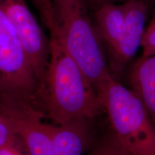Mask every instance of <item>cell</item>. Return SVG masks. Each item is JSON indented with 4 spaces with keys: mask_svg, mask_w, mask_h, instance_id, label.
Listing matches in <instances>:
<instances>
[{
    "mask_svg": "<svg viewBox=\"0 0 155 155\" xmlns=\"http://www.w3.org/2000/svg\"><path fill=\"white\" fill-rule=\"evenodd\" d=\"M50 38L56 39L98 93L114 77L106 52L89 15L86 0H32Z\"/></svg>",
    "mask_w": 155,
    "mask_h": 155,
    "instance_id": "1",
    "label": "cell"
},
{
    "mask_svg": "<svg viewBox=\"0 0 155 155\" xmlns=\"http://www.w3.org/2000/svg\"><path fill=\"white\" fill-rule=\"evenodd\" d=\"M50 59L42 94V111L53 124L105 114L91 81L63 45L50 38Z\"/></svg>",
    "mask_w": 155,
    "mask_h": 155,
    "instance_id": "2",
    "label": "cell"
},
{
    "mask_svg": "<svg viewBox=\"0 0 155 155\" xmlns=\"http://www.w3.org/2000/svg\"><path fill=\"white\" fill-rule=\"evenodd\" d=\"M110 127L130 155H155V126L130 88L114 77L100 87Z\"/></svg>",
    "mask_w": 155,
    "mask_h": 155,
    "instance_id": "3",
    "label": "cell"
},
{
    "mask_svg": "<svg viewBox=\"0 0 155 155\" xmlns=\"http://www.w3.org/2000/svg\"><path fill=\"white\" fill-rule=\"evenodd\" d=\"M0 95L22 101L43 114L38 80L1 4Z\"/></svg>",
    "mask_w": 155,
    "mask_h": 155,
    "instance_id": "4",
    "label": "cell"
},
{
    "mask_svg": "<svg viewBox=\"0 0 155 155\" xmlns=\"http://www.w3.org/2000/svg\"><path fill=\"white\" fill-rule=\"evenodd\" d=\"M2 7L14 27L34 70L42 94L50 59V38L29 8L25 0H0Z\"/></svg>",
    "mask_w": 155,
    "mask_h": 155,
    "instance_id": "5",
    "label": "cell"
},
{
    "mask_svg": "<svg viewBox=\"0 0 155 155\" xmlns=\"http://www.w3.org/2000/svg\"><path fill=\"white\" fill-rule=\"evenodd\" d=\"M0 111L9 118L28 155H53V124L22 101L0 95Z\"/></svg>",
    "mask_w": 155,
    "mask_h": 155,
    "instance_id": "6",
    "label": "cell"
},
{
    "mask_svg": "<svg viewBox=\"0 0 155 155\" xmlns=\"http://www.w3.org/2000/svg\"><path fill=\"white\" fill-rule=\"evenodd\" d=\"M124 4L125 20L123 30L117 44L107 53L108 68L114 77L124 71L141 47L150 9L141 2L130 1Z\"/></svg>",
    "mask_w": 155,
    "mask_h": 155,
    "instance_id": "7",
    "label": "cell"
},
{
    "mask_svg": "<svg viewBox=\"0 0 155 155\" xmlns=\"http://www.w3.org/2000/svg\"><path fill=\"white\" fill-rule=\"evenodd\" d=\"M95 119H78L53 124V155H84L91 148L98 135Z\"/></svg>",
    "mask_w": 155,
    "mask_h": 155,
    "instance_id": "8",
    "label": "cell"
},
{
    "mask_svg": "<svg viewBox=\"0 0 155 155\" xmlns=\"http://www.w3.org/2000/svg\"><path fill=\"white\" fill-rule=\"evenodd\" d=\"M128 80L130 89L142 103L155 126V55H141L134 62Z\"/></svg>",
    "mask_w": 155,
    "mask_h": 155,
    "instance_id": "9",
    "label": "cell"
},
{
    "mask_svg": "<svg viewBox=\"0 0 155 155\" xmlns=\"http://www.w3.org/2000/svg\"><path fill=\"white\" fill-rule=\"evenodd\" d=\"M95 27L105 48L106 55L119 41L125 20L124 3L105 2L96 8Z\"/></svg>",
    "mask_w": 155,
    "mask_h": 155,
    "instance_id": "10",
    "label": "cell"
},
{
    "mask_svg": "<svg viewBox=\"0 0 155 155\" xmlns=\"http://www.w3.org/2000/svg\"><path fill=\"white\" fill-rule=\"evenodd\" d=\"M87 155H130L111 127L97 137Z\"/></svg>",
    "mask_w": 155,
    "mask_h": 155,
    "instance_id": "11",
    "label": "cell"
},
{
    "mask_svg": "<svg viewBox=\"0 0 155 155\" xmlns=\"http://www.w3.org/2000/svg\"><path fill=\"white\" fill-rule=\"evenodd\" d=\"M7 146L18 147L25 152L24 145L17 136L10 120L0 111V148Z\"/></svg>",
    "mask_w": 155,
    "mask_h": 155,
    "instance_id": "12",
    "label": "cell"
},
{
    "mask_svg": "<svg viewBox=\"0 0 155 155\" xmlns=\"http://www.w3.org/2000/svg\"><path fill=\"white\" fill-rule=\"evenodd\" d=\"M141 47L142 56L155 55V12L150 24L145 28Z\"/></svg>",
    "mask_w": 155,
    "mask_h": 155,
    "instance_id": "13",
    "label": "cell"
},
{
    "mask_svg": "<svg viewBox=\"0 0 155 155\" xmlns=\"http://www.w3.org/2000/svg\"><path fill=\"white\" fill-rule=\"evenodd\" d=\"M0 155H28L27 153L16 147L7 146L0 148Z\"/></svg>",
    "mask_w": 155,
    "mask_h": 155,
    "instance_id": "14",
    "label": "cell"
},
{
    "mask_svg": "<svg viewBox=\"0 0 155 155\" xmlns=\"http://www.w3.org/2000/svg\"><path fill=\"white\" fill-rule=\"evenodd\" d=\"M130 1L141 2L144 3L145 5L148 6V7L150 9L155 7V0H107V2L121 4V3L127 2H130Z\"/></svg>",
    "mask_w": 155,
    "mask_h": 155,
    "instance_id": "15",
    "label": "cell"
},
{
    "mask_svg": "<svg viewBox=\"0 0 155 155\" xmlns=\"http://www.w3.org/2000/svg\"><path fill=\"white\" fill-rule=\"evenodd\" d=\"M87 2H89L92 4L93 5L95 6V7H98V6H100L102 4L107 2V0H86Z\"/></svg>",
    "mask_w": 155,
    "mask_h": 155,
    "instance_id": "16",
    "label": "cell"
}]
</instances>
